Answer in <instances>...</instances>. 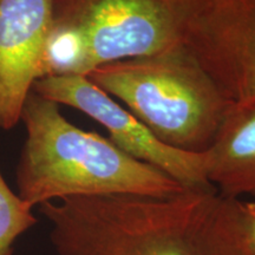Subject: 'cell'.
Returning <instances> with one entry per match:
<instances>
[{"label":"cell","instance_id":"obj_2","mask_svg":"<svg viewBox=\"0 0 255 255\" xmlns=\"http://www.w3.org/2000/svg\"><path fill=\"white\" fill-rule=\"evenodd\" d=\"M26 138L15 169L17 194L31 207L68 197L186 189L121 150L109 138L69 122L59 105L31 91L21 110Z\"/></svg>","mask_w":255,"mask_h":255},{"label":"cell","instance_id":"obj_4","mask_svg":"<svg viewBox=\"0 0 255 255\" xmlns=\"http://www.w3.org/2000/svg\"><path fill=\"white\" fill-rule=\"evenodd\" d=\"M200 0H52V24L83 38L91 71L182 43ZM90 71V72H91Z\"/></svg>","mask_w":255,"mask_h":255},{"label":"cell","instance_id":"obj_5","mask_svg":"<svg viewBox=\"0 0 255 255\" xmlns=\"http://www.w3.org/2000/svg\"><path fill=\"white\" fill-rule=\"evenodd\" d=\"M32 91L88 115L108 130L109 139L121 150L158 169L184 188H213L207 178L206 151L188 152L164 144L87 76L44 77L34 82Z\"/></svg>","mask_w":255,"mask_h":255},{"label":"cell","instance_id":"obj_1","mask_svg":"<svg viewBox=\"0 0 255 255\" xmlns=\"http://www.w3.org/2000/svg\"><path fill=\"white\" fill-rule=\"evenodd\" d=\"M39 210L57 255H255L242 200L214 188L68 197Z\"/></svg>","mask_w":255,"mask_h":255},{"label":"cell","instance_id":"obj_10","mask_svg":"<svg viewBox=\"0 0 255 255\" xmlns=\"http://www.w3.org/2000/svg\"><path fill=\"white\" fill-rule=\"evenodd\" d=\"M242 209H244L248 235H250L252 246L255 251V201L242 200Z\"/></svg>","mask_w":255,"mask_h":255},{"label":"cell","instance_id":"obj_8","mask_svg":"<svg viewBox=\"0 0 255 255\" xmlns=\"http://www.w3.org/2000/svg\"><path fill=\"white\" fill-rule=\"evenodd\" d=\"M207 152V178L222 196L255 199V100L233 105Z\"/></svg>","mask_w":255,"mask_h":255},{"label":"cell","instance_id":"obj_9","mask_svg":"<svg viewBox=\"0 0 255 255\" xmlns=\"http://www.w3.org/2000/svg\"><path fill=\"white\" fill-rule=\"evenodd\" d=\"M32 209L8 187L0 170V255L13 254L14 242L36 225Z\"/></svg>","mask_w":255,"mask_h":255},{"label":"cell","instance_id":"obj_6","mask_svg":"<svg viewBox=\"0 0 255 255\" xmlns=\"http://www.w3.org/2000/svg\"><path fill=\"white\" fill-rule=\"evenodd\" d=\"M181 44L233 105L255 100V0H200Z\"/></svg>","mask_w":255,"mask_h":255},{"label":"cell","instance_id":"obj_3","mask_svg":"<svg viewBox=\"0 0 255 255\" xmlns=\"http://www.w3.org/2000/svg\"><path fill=\"white\" fill-rule=\"evenodd\" d=\"M87 77L178 150L205 152L233 104L183 44L98 65Z\"/></svg>","mask_w":255,"mask_h":255},{"label":"cell","instance_id":"obj_7","mask_svg":"<svg viewBox=\"0 0 255 255\" xmlns=\"http://www.w3.org/2000/svg\"><path fill=\"white\" fill-rule=\"evenodd\" d=\"M52 0H0V130L12 129L41 76Z\"/></svg>","mask_w":255,"mask_h":255}]
</instances>
